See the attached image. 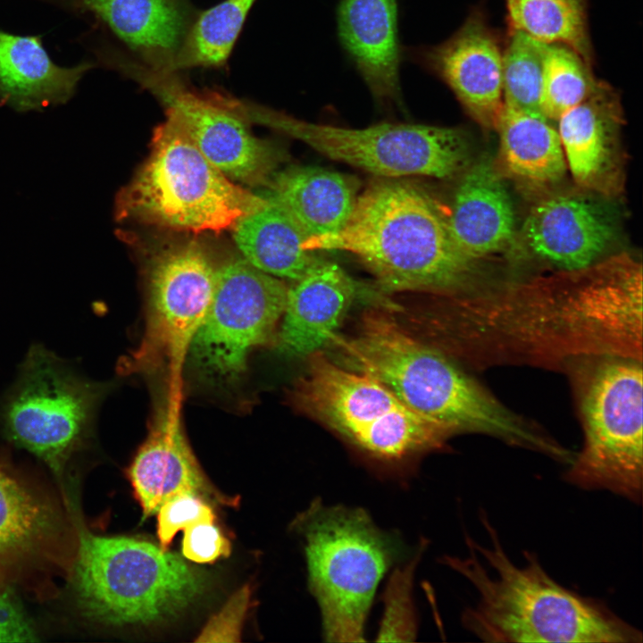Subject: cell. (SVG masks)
<instances>
[{"label":"cell","mask_w":643,"mask_h":643,"mask_svg":"<svg viewBox=\"0 0 643 643\" xmlns=\"http://www.w3.org/2000/svg\"><path fill=\"white\" fill-rule=\"evenodd\" d=\"M105 390L44 347L33 346L2 405L4 434L61 475L90 437Z\"/></svg>","instance_id":"9c48e42d"},{"label":"cell","mask_w":643,"mask_h":643,"mask_svg":"<svg viewBox=\"0 0 643 643\" xmlns=\"http://www.w3.org/2000/svg\"><path fill=\"white\" fill-rule=\"evenodd\" d=\"M307 357L293 387L295 405L344 438L385 480L406 484L413 462L452 435L373 377L338 364L322 351Z\"/></svg>","instance_id":"5b68a950"},{"label":"cell","mask_w":643,"mask_h":643,"mask_svg":"<svg viewBox=\"0 0 643 643\" xmlns=\"http://www.w3.org/2000/svg\"><path fill=\"white\" fill-rule=\"evenodd\" d=\"M642 380L641 364L621 357L591 373L580 398L584 444L566 472L570 483L641 501Z\"/></svg>","instance_id":"30bf717a"},{"label":"cell","mask_w":643,"mask_h":643,"mask_svg":"<svg viewBox=\"0 0 643 643\" xmlns=\"http://www.w3.org/2000/svg\"><path fill=\"white\" fill-rule=\"evenodd\" d=\"M36 630L12 588L0 585V642H35Z\"/></svg>","instance_id":"e575fe53"},{"label":"cell","mask_w":643,"mask_h":643,"mask_svg":"<svg viewBox=\"0 0 643 643\" xmlns=\"http://www.w3.org/2000/svg\"><path fill=\"white\" fill-rule=\"evenodd\" d=\"M547 46L514 29L502 57L504 104L543 116L540 98Z\"/></svg>","instance_id":"f546056e"},{"label":"cell","mask_w":643,"mask_h":643,"mask_svg":"<svg viewBox=\"0 0 643 643\" xmlns=\"http://www.w3.org/2000/svg\"><path fill=\"white\" fill-rule=\"evenodd\" d=\"M128 74L152 92L204 156L234 182H269L280 160L279 151L249 129L243 104L215 92L186 87L174 71L140 63L120 62Z\"/></svg>","instance_id":"4fadbf2b"},{"label":"cell","mask_w":643,"mask_h":643,"mask_svg":"<svg viewBox=\"0 0 643 643\" xmlns=\"http://www.w3.org/2000/svg\"><path fill=\"white\" fill-rule=\"evenodd\" d=\"M302 246L356 255L388 292L453 293L466 286L477 264L458 249L434 201L393 179L358 195L338 232L307 238Z\"/></svg>","instance_id":"3957f363"},{"label":"cell","mask_w":643,"mask_h":643,"mask_svg":"<svg viewBox=\"0 0 643 643\" xmlns=\"http://www.w3.org/2000/svg\"><path fill=\"white\" fill-rule=\"evenodd\" d=\"M180 400V395L169 392L127 472L144 518L155 514L164 502L180 494L225 501L208 483L186 438Z\"/></svg>","instance_id":"e0dca14e"},{"label":"cell","mask_w":643,"mask_h":643,"mask_svg":"<svg viewBox=\"0 0 643 643\" xmlns=\"http://www.w3.org/2000/svg\"><path fill=\"white\" fill-rule=\"evenodd\" d=\"M503 170L521 181L546 185L560 180L567 164L558 131L548 120L503 103L496 128Z\"/></svg>","instance_id":"d4e9b609"},{"label":"cell","mask_w":643,"mask_h":643,"mask_svg":"<svg viewBox=\"0 0 643 643\" xmlns=\"http://www.w3.org/2000/svg\"><path fill=\"white\" fill-rule=\"evenodd\" d=\"M255 1L223 0L201 13L169 70L225 64Z\"/></svg>","instance_id":"83f0119b"},{"label":"cell","mask_w":643,"mask_h":643,"mask_svg":"<svg viewBox=\"0 0 643 643\" xmlns=\"http://www.w3.org/2000/svg\"><path fill=\"white\" fill-rule=\"evenodd\" d=\"M82 2L152 69H169L193 22L185 0Z\"/></svg>","instance_id":"7402d4cb"},{"label":"cell","mask_w":643,"mask_h":643,"mask_svg":"<svg viewBox=\"0 0 643 643\" xmlns=\"http://www.w3.org/2000/svg\"><path fill=\"white\" fill-rule=\"evenodd\" d=\"M217 268L194 241L170 246L153 256L145 330L129 360L131 372L165 367L170 389L180 392L182 366L210 307Z\"/></svg>","instance_id":"7c38bea8"},{"label":"cell","mask_w":643,"mask_h":643,"mask_svg":"<svg viewBox=\"0 0 643 643\" xmlns=\"http://www.w3.org/2000/svg\"><path fill=\"white\" fill-rule=\"evenodd\" d=\"M622 115L617 95L603 82L557 120L567 168L580 186L606 195L620 188Z\"/></svg>","instance_id":"ac0fdd59"},{"label":"cell","mask_w":643,"mask_h":643,"mask_svg":"<svg viewBox=\"0 0 643 643\" xmlns=\"http://www.w3.org/2000/svg\"><path fill=\"white\" fill-rule=\"evenodd\" d=\"M251 589L246 585L237 590L212 616L196 642H239L251 603Z\"/></svg>","instance_id":"d6a6232c"},{"label":"cell","mask_w":643,"mask_h":643,"mask_svg":"<svg viewBox=\"0 0 643 643\" xmlns=\"http://www.w3.org/2000/svg\"><path fill=\"white\" fill-rule=\"evenodd\" d=\"M288 288L278 347L309 356L332 342L357 293V283L336 263L317 258Z\"/></svg>","instance_id":"d6986e66"},{"label":"cell","mask_w":643,"mask_h":643,"mask_svg":"<svg viewBox=\"0 0 643 643\" xmlns=\"http://www.w3.org/2000/svg\"><path fill=\"white\" fill-rule=\"evenodd\" d=\"M288 287L244 258L217 268L208 312L188 356L204 375L231 382L245 372L250 354L268 342L281 319Z\"/></svg>","instance_id":"8fae6325"},{"label":"cell","mask_w":643,"mask_h":643,"mask_svg":"<svg viewBox=\"0 0 643 643\" xmlns=\"http://www.w3.org/2000/svg\"><path fill=\"white\" fill-rule=\"evenodd\" d=\"M267 184L270 190L264 197L288 214L305 239L342 230L358 197L352 179L318 167H291L274 175Z\"/></svg>","instance_id":"cb8c5ba5"},{"label":"cell","mask_w":643,"mask_h":643,"mask_svg":"<svg viewBox=\"0 0 643 643\" xmlns=\"http://www.w3.org/2000/svg\"><path fill=\"white\" fill-rule=\"evenodd\" d=\"M447 222L458 249L478 260L506 249L515 236V214L500 172L484 158L464 171Z\"/></svg>","instance_id":"44dd1931"},{"label":"cell","mask_w":643,"mask_h":643,"mask_svg":"<svg viewBox=\"0 0 643 643\" xmlns=\"http://www.w3.org/2000/svg\"><path fill=\"white\" fill-rule=\"evenodd\" d=\"M331 344L345 367L378 380L409 409L451 434L481 432L543 451L549 446L443 353L388 314L365 313L355 336L338 335Z\"/></svg>","instance_id":"7a4b0ae2"},{"label":"cell","mask_w":643,"mask_h":643,"mask_svg":"<svg viewBox=\"0 0 643 643\" xmlns=\"http://www.w3.org/2000/svg\"><path fill=\"white\" fill-rule=\"evenodd\" d=\"M593 76L590 66L573 49L563 44H548L545 62L541 114L557 121L580 104L602 84Z\"/></svg>","instance_id":"f1b7e54d"},{"label":"cell","mask_w":643,"mask_h":643,"mask_svg":"<svg viewBox=\"0 0 643 643\" xmlns=\"http://www.w3.org/2000/svg\"><path fill=\"white\" fill-rule=\"evenodd\" d=\"M266 203L225 176L166 118L147 159L119 194L116 215L178 231L221 232Z\"/></svg>","instance_id":"52a82bcc"},{"label":"cell","mask_w":643,"mask_h":643,"mask_svg":"<svg viewBox=\"0 0 643 643\" xmlns=\"http://www.w3.org/2000/svg\"><path fill=\"white\" fill-rule=\"evenodd\" d=\"M82 612L112 626L178 615L205 592V575L180 555L145 540L78 531L70 573Z\"/></svg>","instance_id":"8992f818"},{"label":"cell","mask_w":643,"mask_h":643,"mask_svg":"<svg viewBox=\"0 0 643 643\" xmlns=\"http://www.w3.org/2000/svg\"><path fill=\"white\" fill-rule=\"evenodd\" d=\"M403 57L440 79L479 124L496 128L503 106V54L480 12L470 13L444 42L406 47Z\"/></svg>","instance_id":"9a60e30c"},{"label":"cell","mask_w":643,"mask_h":643,"mask_svg":"<svg viewBox=\"0 0 643 643\" xmlns=\"http://www.w3.org/2000/svg\"><path fill=\"white\" fill-rule=\"evenodd\" d=\"M340 44L375 101L401 100L403 58L396 0H339Z\"/></svg>","instance_id":"ffe728a7"},{"label":"cell","mask_w":643,"mask_h":643,"mask_svg":"<svg viewBox=\"0 0 643 643\" xmlns=\"http://www.w3.org/2000/svg\"><path fill=\"white\" fill-rule=\"evenodd\" d=\"M247 113L330 159L385 179H451L464 171L471 161L470 143L456 128L413 123L345 128L257 106L247 107Z\"/></svg>","instance_id":"ba28073f"},{"label":"cell","mask_w":643,"mask_h":643,"mask_svg":"<svg viewBox=\"0 0 643 643\" xmlns=\"http://www.w3.org/2000/svg\"><path fill=\"white\" fill-rule=\"evenodd\" d=\"M428 541L423 538L415 553L405 564H397L388 578L382 593L383 614L377 632V641H413L417 636L418 620L413 599L416 568Z\"/></svg>","instance_id":"4dcf8cb0"},{"label":"cell","mask_w":643,"mask_h":643,"mask_svg":"<svg viewBox=\"0 0 643 643\" xmlns=\"http://www.w3.org/2000/svg\"><path fill=\"white\" fill-rule=\"evenodd\" d=\"M519 238L538 259L563 271H577L598 262L614 238V226L596 201L561 194L530 209Z\"/></svg>","instance_id":"2e32d148"},{"label":"cell","mask_w":643,"mask_h":643,"mask_svg":"<svg viewBox=\"0 0 643 643\" xmlns=\"http://www.w3.org/2000/svg\"><path fill=\"white\" fill-rule=\"evenodd\" d=\"M181 551L197 564H211L230 553V543L215 522H200L183 530Z\"/></svg>","instance_id":"836d02e7"},{"label":"cell","mask_w":643,"mask_h":643,"mask_svg":"<svg viewBox=\"0 0 643 643\" xmlns=\"http://www.w3.org/2000/svg\"><path fill=\"white\" fill-rule=\"evenodd\" d=\"M481 522L489 546L466 536L468 556L442 557L478 594L462 615L465 629L487 642H642L640 630L601 601L560 585L531 553H524L525 565L515 564L485 514Z\"/></svg>","instance_id":"6da1fadb"},{"label":"cell","mask_w":643,"mask_h":643,"mask_svg":"<svg viewBox=\"0 0 643 643\" xmlns=\"http://www.w3.org/2000/svg\"><path fill=\"white\" fill-rule=\"evenodd\" d=\"M159 546L168 550L177 532L200 522H215L213 508L202 497L185 493L164 502L157 510Z\"/></svg>","instance_id":"1f68e13d"},{"label":"cell","mask_w":643,"mask_h":643,"mask_svg":"<svg viewBox=\"0 0 643 643\" xmlns=\"http://www.w3.org/2000/svg\"><path fill=\"white\" fill-rule=\"evenodd\" d=\"M232 230L243 258L273 277L296 280L317 260L303 248L305 237L297 225L269 199L263 206L241 217Z\"/></svg>","instance_id":"484cf974"},{"label":"cell","mask_w":643,"mask_h":643,"mask_svg":"<svg viewBox=\"0 0 643 643\" xmlns=\"http://www.w3.org/2000/svg\"><path fill=\"white\" fill-rule=\"evenodd\" d=\"M77 545L63 508L0 460V585L38 594L70 576Z\"/></svg>","instance_id":"5bb4252c"},{"label":"cell","mask_w":643,"mask_h":643,"mask_svg":"<svg viewBox=\"0 0 643 643\" xmlns=\"http://www.w3.org/2000/svg\"><path fill=\"white\" fill-rule=\"evenodd\" d=\"M89 63H54L40 36L0 30V101L19 111L37 110L69 100Z\"/></svg>","instance_id":"603a6c76"},{"label":"cell","mask_w":643,"mask_h":643,"mask_svg":"<svg viewBox=\"0 0 643 643\" xmlns=\"http://www.w3.org/2000/svg\"><path fill=\"white\" fill-rule=\"evenodd\" d=\"M292 530L302 541L323 639L365 641L377 588L405 556L400 537L380 528L363 508L328 505L321 498L296 515Z\"/></svg>","instance_id":"277c9868"},{"label":"cell","mask_w":643,"mask_h":643,"mask_svg":"<svg viewBox=\"0 0 643 643\" xmlns=\"http://www.w3.org/2000/svg\"><path fill=\"white\" fill-rule=\"evenodd\" d=\"M514 29L546 44L573 49L590 66L585 0H505Z\"/></svg>","instance_id":"4316f807"}]
</instances>
